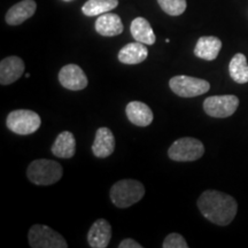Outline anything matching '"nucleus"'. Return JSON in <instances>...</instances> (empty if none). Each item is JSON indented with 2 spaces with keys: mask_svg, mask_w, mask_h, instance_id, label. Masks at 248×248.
Instances as JSON below:
<instances>
[{
  "mask_svg": "<svg viewBox=\"0 0 248 248\" xmlns=\"http://www.w3.org/2000/svg\"><path fill=\"white\" fill-rule=\"evenodd\" d=\"M198 208L208 221L216 225L225 226L234 219L238 204L231 195L208 190L204 191L198 199Z\"/></svg>",
  "mask_w": 248,
  "mask_h": 248,
  "instance_id": "nucleus-1",
  "label": "nucleus"
},
{
  "mask_svg": "<svg viewBox=\"0 0 248 248\" xmlns=\"http://www.w3.org/2000/svg\"><path fill=\"white\" fill-rule=\"evenodd\" d=\"M145 187L136 179H122L111 186L109 197L111 202L119 208H128L142 199Z\"/></svg>",
  "mask_w": 248,
  "mask_h": 248,
  "instance_id": "nucleus-2",
  "label": "nucleus"
},
{
  "mask_svg": "<svg viewBox=\"0 0 248 248\" xmlns=\"http://www.w3.org/2000/svg\"><path fill=\"white\" fill-rule=\"evenodd\" d=\"M63 175L60 163L52 160L39 159L32 161L27 170L28 179L36 185L46 186L59 182Z\"/></svg>",
  "mask_w": 248,
  "mask_h": 248,
  "instance_id": "nucleus-3",
  "label": "nucleus"
},
{
  "mask_svg": "<svg viewBox=\"0 0 248 248\" xmlns=\"http://www.w3.org/2000/svg\"><path fill=\"white\" fill-rule=\"evenodd\" d=\"M204 154V146L200 140L191 137L179 138L170 146L168 156L178 162H192Z\"/></svg>",
  "mask_w": 248,
  "mask_h": 248,
  "instance_id": "nucleus-4",
  "label": "nucleus"
},
{
  "mask_svg": "<svg viewBox=\"0 0 248 248\" xmlns=\"http://www.w3.org/2000/svg\"><path fill=\"white\" fill-rule=\"evenodd\" d=\"M30 247L32 248H67L66 239L47 225L35 224L28 234Z\"/></svg>",
  "mask_w": 248,
  "mask_h": 248,
  "instance_id": "nucleus-5",
  "label": "nucleus"
},
{
  "mask_svg": "<svg viewBox=\"0 0 248 248\" xmlns=\"http://www.w3.org/2000/svg\"><path fill=\"white\" fill-rule=\"evenodd\" d=\"M40 117L36 111L28 109H16L11 111L6 120V125L16 135H31L39 129Z\"/></svg>",
  "mask_w": 248,
  "mask_h": 248,
  "instance_id": "nucleus-6",
  "label": "nucleus"
},
{
  "mask_svg": "<svg viewBox=\"0 0 248 248\" xmlns=\"http://www.w3.org/2000/svg\"><path fill=\"white\" fill-rule=\"evenodd\" d=\"M169 86L175 94L182 98H193L209 91L210 84L207 80L197 77L179 75L169 80Z\"/></svg>",
  "mask_w": 248,
  "mask_h": 248,
  "instance_id": "nucleus-7",
  "label": "nucleus"
},
{
  "mask_svg": "<svg viewBox=\"0 0 248 248\" xmlns=\"http://www.w3.org/2000/svg\"><path fill=\"white\" fill-rule=\"evenodd\" d=\"M239 106V99L233 94L212 95L203 101V110L207 115L216 119H225L233 115Z\"/></svg>",
  "mask_w": 248,
  "mask_h": 248,
  "instance_id": "nucleus-8",
  "label": "nucleus"
},
{
  "mask_svg": "<svg viewBox=\"0 0 248 248\" xmlns=\"http://www.w3.org/2000/svg\"><path fill=\"white\" fill-rule=\"evenodd\" d=\"M59 80L63 88L71 90V91L84 90L89 84L88 77L82 68L73 63L62 67L59 73Z\"/></svg>",
  "mask_w": 248,
  "mask_h": 248,
  "instance_id": "nucleus-9",
  "label": "nucleus"
},
{
  "mask_svg": "<svg viewBox=\"0 0 248 248\" xmlns=\"http://www.w3.org/2000/svg\"><path fill=\"white\" fill-rule=\"evenodd\" d=\"M24 73V62L18 57H8L0 62V83L9 85L16 82Z\"/></svg>",
  "mask_w": 248,
  "mask_h": 248,
  "instance_id": "nucleus-10",
  "label": "nucleus"
},
{
  "mask_svg": "<svg viewBox=\"0 0 248 248\" xmlns=\"http://www.w3.org/2000/svg\"><path fill=\"white\" fill-rule=\"evenodd\" d=\"M114 150H115V138H114L113 132L106 126L99 128L92 144V152L94 156L99 159H105L113 154Z\"/></svg>",
  "mask_w": 248,
  "mask_h": 248,
  "instance_id": "nucleus-11",
  "label": "nucleus"
},
{
  "mask_svg": "<svg viewBox=\"0 0 248 248\" xmlns=\"http://www.w3.org/2000/svg\"><path fill=\"white\" fill-rule=\"evenodd\" d=\"M111 238L110 223L104 218H99L93 223L88 233L89 245L92 248H106Z\"/></svg>",
  "mask_w": 248,
  "mask_h": 248,
  "instance_id": "nucleus-12",
  "label": "nucleus"
},
{
  "mask_svg": "<svg viewBox=\"0 0 248 248\" xmlns=\"http://www.w3.org/2000/svg\"><path fill=\"white\" fill-rule=\"evenodd\" d=\"M37 4L35 0H22L8 9L6 22L9 26H18L35 14Z\"/></svg>",
  "mask_w": 248,
  "mask_h": 248,
  "instance_id": "nucleus-13",
  "label": "nucleus"
},
{
  "mask_svg": "<svg viewBox=\"0 0 248 248\" xmlns=\"http://www.w3.org/2000/svg\"><path fill=\"white\" fill-rule=\"evenodd\" d=\"M94 27L99 35L105 37L119 36L123 32L122 20H121L119 15L114 13H105L99 15Z\"/></svg>",
  "mask_w": 248,
  "mask_h": 248,
  "instance_id": "nucleus-14",
  "label": "nucleus"
},
{
  "mask_svg": "<svg viewBox=\"0 0 248 248\" xmlns=\"http://www.w3.org/2000/svg\"><path fill=\"white\" fill-rule=\"evenodd\" d=\"M125 113L130 122L138 126L150 125L154 119L151 108L140 101L129 102L125 108Z\"/></svg>",
  "mask_w": 248,
  "mask_h": 248,
  "instance_id": "nucleus-15",
  "label": "nucleus"
},
{
  "mask_svg": "<svg viewBox=\"0 0 248 248\" xmlns=\"http://www.w3.org/2000/svg\"><path fill=\"white\" fill-rule=\"evenodd\" d=\"M221 48V39L214 36H203L198 40L194 48V54L195 57L202 59V60L213 61L218 57Z\"/></svg>",
  "mask_w": 248,
  "mask_h": 248,
  "instance_id": "nucleus-16",
  "label": "nucleus"
},
{
  "mask_svg": "<svg viewBox=\"0 0 248 248\" xmlns=\"http://www.w3.org/2000/svg\"><path fill=\"white\" fill-rule=\"evenodd\" d=\"M148 49L145 44L139 42L129 43L119 52V61L124 64H138L146 60Z\"/></svg>",
  "mask_w": 248,
  "mask_h": 248,
  "instance_id": "nucleus-17",
  "label": "nucleus"
},
{
  "mask_svg": "<svg viewBox=\"0 0 248 248\" xmlns=\"http://www.w3.org/2000/svg\"><path fill=\"white\" fill-rule=\"evenodd\" d=\"M75 152L76 139L73 133L69 131H62L59 133L53 146H52V153L54 156L61 157V159H70L75 155Z\"/></svg>",
  "mask_w": 248,
  "mask_h": 248,
  "instance_id": "nucleus-18",
  "label": "nucleus"
},
{
  "mask_svg": "<svg viewBox=\"0 0 248 248\" xmlns=\"http://www.w3.org/2000/svg\"><path fill=\"white\" fill-rule=\"evenodd\" d=\"M130 31L136 42L142 43L145 45H153L156 40L150 22L144 17H136L131 22Z\"/></svg>",
  "mask_w": 248,
  "mask_h": 248,
  "instance_id": "nucleus-19",
  "label": "nucleus"
},
{
  "mask_svg": "<svg viewBox=\"0 0 248 248\" xmlns=\"http://www.w3.org/2000/svg\"><path fill=\"white\" fill-rule=\"evenodd\" d=\"M229 73L231 78L238 84L248 83V63L246 57L243 53H237L231 59L229 64Z\"/></svg>",
  "mask_w": 248,
  "mask_h": 248,
  "instance_id": "nucleus-20",
  "label": "nucleus"
},
{
  "mask_svg": "<svg viewBox=\"0 0 248 248\" xmlns=\"http://www.w3.org/2000/svg\"><path fill=\"white\" fill-rule=\"evenodd\" d=\"M119 0H88L82 7L83 14L86 16H97L115 9Z\"/></svg>",
  "mask_w": 248,
  "mask_h": 248,
  "instance_id": "nucleus-21",
  "label": "nucleus"
},
{
  "mask_svg": "<svg viewBox=\"0 0 248 248\" xmlns=\"http://www.w3.org/2000/svg\"><path fill=\"white\" fill-rule=\"evenodd\" d=\"M157 2L164 13L171 15V16L182 15L187 6L186 0H157Z\"/></svg>",
  "mask_w": 248,
  "mask_h": 248,
  "instance_id": "nucleus-22",
  "label": "nucleus"
},
{
  "mask_svg": "<svg viewBox=\"0 0 248 248\" xmlns=\"http://www.w3.org/2000/svg\"><path fill=\"white\" fill-rule=\"evenodd\" d=\"M163 248H187L186 240L179 233H170L166 237L162 244Z\"/></svg>",
  "mask_w": 248,
  "mask_h": 248,
  "instance_id": "nucleus-23",
  "label": "nucleus"
},
{
  "mask_svg": "<svg viewBox=\"0 0 248 248\" xmlns=\"http://www.w3.org/2000/svg\"><path fill=\"white\" fill-rule=\"evenodd\" d=\"M142 246L140 244H138L137 241L133 239H124L121 241V244L119 245V248H141Z\"/></svg>",
  "mask_w": 248,
  "mask_h": 248,
  "instance_id": "nucleus-24",
  "label": "nucleus"
},
{
  "mask_svg": "<svg viewBox=\"0 0 248 248\" xmlns=\"http://www.w3.org/2000/svg\"><path fill=\"white\" fill-rule=\"evenodd\" d=\"M63 1H73V0H63Z\"/></svg>",
  "mask_w": 248,
  "mask_h": 248,
  "instance_id": "nucleus-25",
  "label": "nucleus"
}]
</instances>
